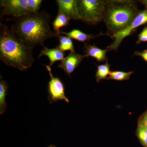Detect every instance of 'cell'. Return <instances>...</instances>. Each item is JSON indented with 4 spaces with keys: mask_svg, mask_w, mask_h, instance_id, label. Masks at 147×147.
<instances>
[{
    "mask_svg": "<svg viewBox=\"0 0 147 147\" xmlns=\"http://www.w3.org/2000/svg\"><path fill=\"white\" fill-rule=\"evenodd\" d=\"M49 13L42 11L30 13L16 18L11 30L18 38L32 49L53 37H57L50 26Z\"/></svg>",
    "mask_w": 147,
    "mask_h": 147,
    "instance_id": "6da1fadb",
    "label": "cell"
},
{
    "mask_svg": "<svg viewBox=\"0 0 147 147\" xmlns=\"http://www.w3.org/2000/svg\"><path fill=\"white\" fill-rule=\"evenodd\" d=\"M0 60L9 66L25 71L34 62L32 49L18 38L7 26L0 23Z\"/></svg>",
    "mask_w": 147,
    "mask_h": 147,
    "instance_id": "7a4b0ae2",
    "label": "cell"
},
{
    "mask_svg": "<svg viewBox=\"0 0 147 147\" xmlns=\"http://www.w3.org/2000/svg\"><path fill=\"white\" fill-rule=\"evenodd\" d=\"M140 11L134 1H106L103 21L107 28V35L112 36L125 28Z\"/></svg>",
    "mask_w": 147,
    "mask_h": 147,
    "instance_id": "3957f363",
    "label": "cell"
},
{
    "mask_svg": "<svg viewBox=\"0 0 147 147\" xmlns=\"http://www.w3.org/2000/svg\"><path fill=\"white\" fill-rule=\"evenodd\" d=\"M77 4L81 21L91 25L103 21L106 1L77 0Z\"/></svg>",
    "mask_w": 147,
    "mask_h": 147,
    "instance_id": "277c9868",
    "label": "cell"
},
{
    "mask_svg": "<svg viewBox=\"0 0 147 147\" xmlns=\"http://www.w3.org/2000/svg\"><path fill=\"white\" fill-rule=\"evenodd\" d=\"M147 24V9L140 11L128 26L110 37L113 40V42L107 49L108 51L117 50L121 42L125 38L132 34L137 28Z\"/></svg>",
    "mask_w": 147,
    "mask_h": 147,
    "instance_id": "5b68a950",
    "label": "cell"
},
{
    "mask_svg": "<svg viewBox=\"0 0 147 147\" xmlns=\"http://www.w3.org/2000/svg\"><path fill=\"white\" fill-rule=\"evenodd\" d=\"M2 14L17 18L32 13L30 9L28 0H1Z\"/></svg>",
    "mask_w": 147,
    "mask_h": 147,
    "instance_id": "8992f818",
    "label": "cell"
},
{
    "mask_svg": "<svg viewBox=\"0 0 147 147\" xmlns=\"http://www.w3.org/2000/svg\"><path fill=\"white\" fill-rule=\"evenodd\" d=\"M49 72L50 80L48 84V92L49 97L48 100L50 104L59 100H63L67 103L69 100L66 96L65 88L63 82L57 77H54L51 71V67L49 65H45Z\"/></svg>",
    "mask_w": 147,
    "mask_h": 147,
    "instance_id": "52a82bcc",
    "label": "cell"
},
{
    "mask_svg": "<svg viewBox=\"0 0 147 147\" xmlns=\"http://www.w3.org/2000/svg\"><path fill=\"white\" fill-rule=\"evenodd\" d=\"M85 58L86 57L84 55L70 52L66 57L61 61L60 64L58 67L63 69L65 72L70 77L71 74L79 66Z\"/></svg>",
    "mask_w": 147,
    "mask_h": 147,
    "instance_id": "ba28073f",
    "label": "cell"
},
{
    "mask_svg": "<svg viewBox=\"0 0 147 147\" xmlns=\"http://www.w3.org/2000/svg\"><path fill=\"white\" fill-rule=\"evenodd\" d=\"M58 11H61L74 20H80L77 0H57Z\"/></svg>",
    "mask_w": 147,
    "mask_h": 147,
    "instance_id": "9c48e42d",
    "label": "cell"
},
{
    "mask_svg": "<svg viewBox=\"0 0 147 147\" xmlns=\"http://www.w3.org/2000/svg\"><path fill=\"white\" fill-rule=\"evenodd\" d=\"M108 51L106 48L105 50H102L95 45H90L85 43L84 45V53L86 58L91 57L94 58L98 62L106 61V54Z\"/></svg>",
    "mask_w": 147,
    "mask_h": 147,
    "instance_id": "30bf717a",
    "label": "cell"
},
{
    "mask_svg": "<svg viewBox=\"0 0 147 147\" xmlns=\"http://www.w3.org/2000/svg\"><path fill=\"white\" fill-rule=\"evenodd\" d=\"M43 56H47L50 60L49 66L53 65L56 62L61 61L65 58V53L59 49L58 46L55 48H49L43 46V48L40 53L38 58Z\"/></svg>",
    "mask_w": 147,
    "mask_h": 147,
    "instance_id": "8fae6325",
    "label": "cell"
},
{
    "mask_svg": "<svg viewBox=\"0 0 147 147\" xmlns=\"http://www.w3.org/2000/svg\"><path fill=\"white\" fill-rule=\"evenodd\" d=\"M56 34L65 35L70 38L71 39L76 40L78 41L84 42H85L86 41H90L91 40L94 39L96 37L104 35L101 32L97 35H94L93 34L85 33L82 31L78 30V29H73L72 30L70 31L69 32H67L60 30L59 32Z\"/></svg>",
    "mask_w": 147,
    "mask_h": 147,
    "instance_id": "7c38bea8",
    "label": "cell"
},
{
    "mask_svg": "<svg viewBox=\"0 0 147 147\" xmlns=\"http://www.w3.org/2000/svg\"><path fill=\"white\" fill-rule=\"evenodd\" d=\"M70 20V18L64 13L58 11L57 15L53 23V28L55 32L57 33L60 31L61 28L67 26Z\"/></svg>",
    "mask_w": 147,
    "mask_h": 147,
    "instance_id": "4fadbf2b",
    "label": "cell"
},
{
    "mask_svg": "<svg viewBox=\"0 0 147 147\" xmlns=\"http://www.w3.org/2000/svg\"><path fill=\"white\" fill-rule=\"evenodd\" d=\"M8 84L5 80H0V114L2 115L6 110V96L8 91Z\"/></svg>",
    "mask_w": 147,
    "mask_h": 147,
    "instance_id": "5bb4252c",
    "label": "cell"
},
{
    "mask_svg": "<svg viewBox=\"0 0 147 147\" xmlns=\"http://www.w3.org/2000/svg\"><path fill=\"white\" fill-rule=\"evenodd\" d=\"M57 35L59 42L58 46L61 50L64 52L69 51L70 52L75 53L73 42L71 38L61 34H57Z\"/></svg>",
    "mask_w": 147,
    "mask_h": 147,
    "instance_id": "9a60e30c",
    "label": "cell"
},
{
    "mask_svg": "<svg viewBox=\"0 0 147 147\" xmlns=\"http://www.w3.org/2000/svg\"><path fill=\"white\" fill-rule=\"evenodd\" d=\"M110 67L108 59L106 60L105 63L97 66V69L95 75L96 82L99 83L101 80H107L110 72Z\"/></svg>",
    "mask_w": 147,
    "mask_h": 147,
    "instance_id": "2e32d148",
    "label": "cell"
},
{
    "mask_svg": "<svg viewBox=\"0 0 147 147\" xmlns=\"http://www.w3.org/2000/svg\"><path fill=\"white\" fill-rule=\"evenodd\" d=\"M133 71L129 72L122 71H110L107 80H115L117 81H127L133 74Z\"/></svg>",
    "mask_w": 147,
    "mask_h": 147,
    "instance_id": "e0dca14e",
    "label": "cell"
},
{
    "mask_svg": "<svg viewBox=\"0 0 147 147\" xmlns=\"http://www.w3.org/2000/svg\"><path fill=\"white\" fill-rule=\"evenodd\" d=\"M136 133V136L142 146L147 147V131L144 126L138 123Z\"/></svg>",
    "mask_w": 147,
    "mask_h": 147,
    "instance_id": "ac0fdd59",
    "label": "cell"
},
{
    "mask_svg": "<svg viewBox=\"0 0 147 147\" xmlns=\"http://www.w3.org/2000/svg\"><path fill=\"white\" fill-rule=\"evenodd\" d=\"M42 2V0H28L29 7L32 13L39 12Z\"/></svg>",
    "mask_w": 147,
    "mask_h": 147,
    "instance_id": "d6986e66",
    "label": "cell"
},
{
    "mask_svg": "<svg viewBox=\"0 0 147 147\" xmlns=\"http://www.w3.org/2000/svg\"><path fill=\"white\" fill-rule=\"evenodd\" d=\"M147 42V26H145L138 35V39L136 43L139 44L142 42Z\"/></svg>",
    "mask_w": 147,
    "mask_h": 147,
    "instance_id": "ffe728a7",
    "label": "cell"
},
{
    "mask_svg": "<svg viewBox=\"0 0 147 147\" xmlns=\"http://www.w3.org/2000/svg\"><path fill=\"white\" fill-rule=\"evenodd\" d=\"M138 123L147 125V110L139 117Z\"/></svg>",
    "mask_w": 147,
    "mask_h": 147,
    "instance_id": "44dd1931",
    "label": "cell"
},
{
    "mask_svg": "<svg viewBox=\"0 0 147 147\" xmlns=\"http://www.w3.org/2000/svg\"><path fill=\"white\" fill-rule=\"evenodd\" d=\"M134 55L141 57L144 60L147 62V49L143 50L142 52L135 51L134 52Z\"/></svg>",
    "mask_w": 147,
    "mask_h": 147,
    "instance_id": "7402d4cb",
    "label": "cell"
},
{
    "mask_svg": "<svg viewBox=\"0 0 147 147\" xmlns=\"http://www.w3.org/2000/svg\"><path fill=\"white\" fill-rule=\"evenodd\" d=\"M140 2L142 3V4L144 5L146 7V9H147V0L144 1H140Z\"/></svg>",
    "mask_w": 147,
    "mask_h": 147,
    "instance_id": "603a6c76",
    "label": "cell"
},
{
    "mask_svg": "<svg viewBox=\"0 0 147 147\" xmlns=\"http://www.w3.org/2000/svg\"><path fill=\"white\" fill-rule=\"evenodd\" d=\"M48 147H57L56 146H55V145L52 144V145H50V146H48Z\"/></svg>",
    "mask_w": 147,
    "mask_h": 147,
    "instance_id": "cb8c5ba5",
    "label": "cell"
},
{
    "mask_svg": "<svg viewBox=\"0 0 147 147\" xmlns=\"http://www.w3.org/2000/svg\"><path fill=\"white\" fill-rule=\"evenodd\" d=\"M142 125H143V124H142ZM144 125V126L145 128H146V130L147 131V125Z\"/></svg>",
    "mask_w": 147,
    "mask_h": 147,
    "instance_id": "d4e9b609",
    "label": "cell"
}]
</instances>
